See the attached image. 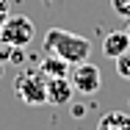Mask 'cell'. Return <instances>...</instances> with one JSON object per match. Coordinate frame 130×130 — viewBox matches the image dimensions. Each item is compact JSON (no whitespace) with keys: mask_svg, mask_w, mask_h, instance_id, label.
I'll return each instance as SVG.
<instances>
[{"mask_svg":"<svg viewBox=\"0 0 130 130\" xmlns=\"http://www.w3.org/2000/svg\"><path fill=\"white\" fill-rule=\"evenodd\" d=\"M44 53H53L58 58H64L69 67L89 61V53H91V42L86 36H78L72 30H64V28H50L44 33Z\"/></svg>","mask_w":130,"mask_h":130,"instance_id":"cell-1","label":"cell"},{"mask_svg":"<svg viewBox=\"0 0 130 130\" xmlns=\"http://www.w3.org/2000/svg\"><path fill=\"white\" fill-rule=\"evenodd\" d=\"M14 94L25 105H44L47 103V78L42 72H20L14 80Z\"/></svg>","mask_w":130,"mask_h":130,"instance_id":"cell-2","label":"cell"},{"mask_svg":"<svg viewBox=\"0 0 130 130\" xmlns=\"http://www.w3.org/2000/svg\"><path fill=\"white\" fill-rule=\"evenodd\" d=\"M33 22L22 17V14H8V20L0 25V44H6V47H28L30 42H33Z\"/></svg>","mask_w":130,"mask_h":130,"instance_id":"cell-3","label":"cell"},{"mask_svg":"<svg viewBox=\"0 0 130 130\" xmlns=\"http://www.w3.org/2000/svg\"><path fill=\"white\" fill-rule=\"evenodd\" d=\"M69 83H72V89L80 91L83 97H91V94H97L100 86H103V72H100L91 61H83V64H75V69H72V75H69Z\"/></svg>","mask_w":130,"mask_h":130,"instance_id":"cell-4","label":"cell"},{"mask_svg":"<svg viewBox=\"0 0 130 130\" xmlns=\"http://www.w3.org/2000/svg\"><path fill=\"white\" fill-rule=\"evenodd\" d=\"M72 94L75 89L67 78H47V103L50 105H69Z\"/></svg>","mask_w":130,"mask_h":130,"instance_id":"cell-5","label":"cell"},{"mask_svg":"<svg viewBox=\"0 0 130 130\" xmlns=\"http://www.w3.org/2000/svg\"><path fill=\"white\" fill-rule=\"evenodd\" d=\"M130 50V36L127 30H111L108 36L103 39V55H108V58H119L122 53Z\"/></svg>","mask_w":130,"mask_h":130,"instance_id":"cell-6","label":"cell"},{"mask_svg":"<svg viewBox=\"0 0 130 130\" xmlns=\"http://www.w3.org/2000/svg\"><path fill=\"white\" fill-rule=\"evenodd\" d=\"M39 72L47 75V78H67L69 64H67L64 58L53 55V53H44V58H42V64H39Z\"/></svg>","mask_w":130,"mask_h":130,"instance_id":"cell-7","label":"cell"},{"mask_svg":"<svg viewBox=\"0 0 130 130\" xmlns=\"http://www.w3.org/2000/svg\"><path fill=\"white\" fill-rule=\"evenodd\" d=\"M97 130H130V113H125V111H108L97 122Z\"/></svg>","mask_w":130,"mask_h":130,"instance_id":"cell-8","label":"cell"},{"mask_svg":"<svg viewBox=\"0 0 130 130\" xmlns=\"http://www.w3.org/2000/svg\"><path fill=\"white\" fill-rule=\"evenodd\" d=\"M116 72H119V78L130 80V50L122 53V55L116 58Z\"/></svg>","mask_w":130,"mask_h":130,"instance_id":"cell-9","label":"cell"},{"mask_svg":"<svg viewBox=\"0 0 130 130\" xmlns=\"http://www.w3.org/2000/svg\"><path fill=\"white\" fill-rule=\"evenodd\" d=\"M111 8H113L119 17L130 20V0H111Z\"/></svg>","mask_w":130,"mask_h":130,"instance_id":"cell-10","label":"cell"},{"mask_svg":"<svg viewBox=\"0 0 130 130\" xmlns=\"http://www.w3.org/2000/svg\"><path fill=\"white\" fill-rule=\"evenodd\" d=\"M8 20V0H0V25Z\"/></svg>","mask_w":130,"mask_h":130,"instance_id":"cell-11","label":"cell"},{"mask_svg":"<svg viewBox=\"0 0 130 130\" xmlns=\"http://www.w3.org/2000/svg\"><path fill=\"white\" fill-rule=\"evenodd\" d=\"M125 30H127V36H130V20H127V28H125Z\"/></svg>","mask_w":130,"mask_h":130,"instance_id":"cell-12","label":"cell"}]
</instances>
